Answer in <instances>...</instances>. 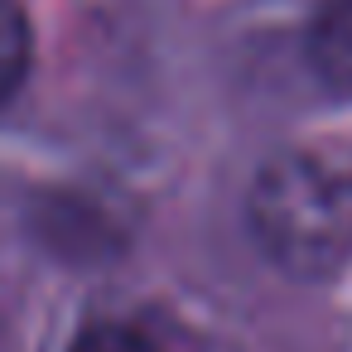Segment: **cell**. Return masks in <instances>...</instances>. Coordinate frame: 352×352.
I'll list each match as a JSON object with an SVG mask.
<instances>
[{
	"mask_svg": "<svg viewBox=\"0 0 352 352\" xmlns=\"http://www.w3.org/2000/svg\"><path fill=\"white\" fill-rule=\"evenodd\" d=\"M34 68V30L20 0H0V107H6Z\"/></svg>",
	"mask_w": 352,
	"mask_h": 352,
	"instance_id": "3",
	"label": "cell"
},
{
	"mask_svg": "<svg viewBox=\"0 0 352 352\" xmlns=\"http://www.w3.org/2000/svg\"><path fill=\"white\" fill-rule=\"evenodd\" d=\"M73 352H160L150 333L131 328V323H92L78 333Z\"/></svg>",
	"mask_w": 352,
	"mask_h": 352,
	"instance_id": "4",
	"label": "cell"
},
{
	"mask_svg": "<svg viewBox=\"0 0 352 352\" xmlns=\"http://www.w3.org/2000/svg\"><path fill=\"white\" fill-rule=\"evenodd\" d=\"M309 63L333 92L352 97V0H328V6L314 15V25H309Z\"/></svg>",
	"mask_w": 352,
	"mask_h": 352,
	"instance_id": "2",
	"label": "cell"
},
{
	"mask_svg": "<svg viewBox=\"0 0 352 352\" xmlns=\"http://www.w3.org/2000/svg\"><path fill=\"white\" fill-rule=\"evenodd\" d=\"M246 227L280 275L299 285L333 280L352 265V169L309 150L270 155L251 179Z\"/></svg>",
	"mask_w": 352,
	"mask_h": 352,
	"instance_id": "1",
	"label": "cell"
}]
</instances>
